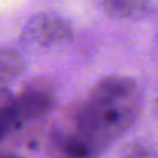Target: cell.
<instances>
[{"label": "cell", "mask_w": 158, "mask_h": 158, "mask_svg": "<svg viewBox=\"0 0 158 158\" xmlns=\"http://www.w3.org/2000/svg\"><path fill=\"white\" fill-rule=\"evenodd\" d=\"M142 105L138 84L123 75H107L89 90L59 137L69 158H98L135 123Z\"/></svg>", "instance_id": "1"}, {"label": "cell", "mask_w": 158, "mask_h": 158, "mask_svg": "<svg viewBox=\"0 0 158 158\" xmlns=\"http://www.w3.org/2000/svg\"><path fill=\"white\" fill-rule=\"evenodd\" d=\"M25 36L38 44H54L72 38L69 23L58 15L41 14L33 16L26 25Z\"/></svg>", "instance_id": "2"}, {"label": "cell", "mask_w": 158, "mask_h": 158, "mask_svg": "<svg viewBox=\"0 0 158 158\" xmlns=\"http://www.w3.org/2000/svg\"><path fill=\"white\" fill-rule=\"evenodd\" d=\"M56 104L54 93L43 85L30 86L23 90L14 101L15 111L20 122L36 120L48 111Z\"/></svg>", "instance_id": "3"}, {"label": "cell", "mask_w": 158, "mask_h": 158, "mask_svg": "<svg viewBox=\"0 0 158 158\" xmlns=\"http://www.w3.org/2000/svg\"><path fill=\"white\" fill-rule=\"evenodd\" d=\"M151 0H102L105 12L115 19L138 17L148 11Z\"/></svg>", "instance_id": "4"}, {"label": "cell", "mask_w": 158, "mask_h": 158, "mask_svg": "<svg viewBox=\"0 0 158 158\" xmlns=\"http://www.w3.org/2000/svg\"><path fill=\"white\" fill-rule=\"evenodd\" d=\"M23 69V62L12 49L0 48V89L12 81Z\"/></svg>", "instance_id": "5"}, {"label": "cell", "mask_w": 158, "mask_h": 158, "mask_svg": "<svg viewBox=\"0 0 158 158\" xmlns=\"http://www.w3.org/2000/svg\"><path fill=\"white\" fill-rule=\"evenodd\" d=\"M19 122L20 121L15 111L14 101L1 106L0 107V141H2Z\"/></svg>", "instance_id": "6"}, {"label": "cell", "mask_w": 158, "mask_h": 158, "mask_svg": "<svg viewBox=\"0 0 158 158\" xmlns=\"http://www.w3.org/2000/svg\"><path fill=\"white\" fill-rule=\"evenodd\" d=\"M154 149L146 142L136 141L126 144L120 154V158H153Z\"/></svg>", "instance_id": "7"}, {"label": "cell", "mask_w": 158, "mask_h": 158, "mask_svg": "<svg viewBox=\"0 0 158 158\" xmlns=\"http://www.w3.org/2000/svg\"><path fill=\"white\" fill-rule=\"evenodd\" d=\"M0 158H21V157L11 153H0Z\"/></svg>", "instance_id": "8"}, {"label": "cell", "mask_w": 158, "mask_h": 158, "mask_svg": "<svg viewBox=\"0 0 158 158\" xmlns=\"http://www.w3.org/2000/svg\"><path fill=\"white\" fill-rule=\"evenodd\" d=\"M156 112L158 114V99L156 100Z\"/></svg>", "instance_id": "9"}]
</instances>
